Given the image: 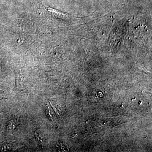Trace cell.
Instances as JSON below:
<instances>
[{"instance_id":"6da1fadb","label":"cell","mask_w":152,"mask_h":152,"mask_svg":"<svg viewBox=\"0 0 152 152\" xmlns=\"http://www.w3.org/2000/svg\"><path fill=\"white\" fill-rule=\"evenodd\" d=\"M18 124L19 122L18 120L14 119L11 120L7 126L8 130L14 131L18 126Z\"/></svg>"},{"instance_id":"7a4b0ae2","label":"cell","mask_w":152,"mask_h":152,"mask_svg":"<svg viewBox=\"0 0 152 152\" xmlns=\"http://www.w3.org/2000/svg\"><path fill=\"white\" fill-rule=\"evenodd\" d=\"M58 150L60 152L69 151V149L67 145L64 143H60L57 145Z\"/></svg>"},{"instance_id":"3957f363","label":"cell","mask_w":152,"mask_h":152,"mask_svg":"<svg viewBox=\"0 0 152 152\" xmlns=\"http://www.w3.org/2000/svg\"><path fill=\"white\" fill-rule=\"evenodd\" d=\"M16 87L20 90H23V80L19 76H16Z\"/></svg>"},{"instance_id":"277c9868","label":"cell","mask_w":152,"mask_h":152,"mask_svg":"<svg viewBox=\"0 0 152 152\" xmlns=\"http://www.w3.org/2000/svg\"><path fill=\"white\" fill-rule=\"evenodd\" d=\"M35 135L36 139L37 140L38 142L42 145H43V140L42 137H41L39 132L38 130L36 131Z\"/></svg>"},{"instance_id":"5b68a950","label":"cell","mask_w":152,"mask_h":152,"mask_svg":"<svg viewBox=\"0 0 152 152\" xmlns=\"http://www.w3.org/2000/svg\"><path fill=\"white\" fill-rule=\"evenodd\" d=\"M12 146L10 144H5L2 146V151H10L11 149Z\"/></svg>"},{"instance_id":"8992f818","label":"cell","mask_w":152,"mask_h":152,"mask_svg":"<svg viewBox=\"0 0 152 152\" xmlns=\"http://www.w3.org/2000/svg\"><path fill=\"white\" fill-rule=\"evenodd\" d=\"M46 112L48 117H50L52 119V117H53V116H52V115L51 114L52 111L50 110L49 109V107H48V109H47Z\"/></svg>"},{"instance_id":"52a82bcc","label":"cell","mask_w":152,"mask_h":152,"mask_svg":"<svg viewBox=\"0 0 152 152\" xmlns=\"http://www.w3.org/2000/svg\"><path fill=\"white\" fill-rule=\"evenodd\" d=\"M4 98V96H2L1 94H0V100Z\"/></svg>"}]
</instances>
